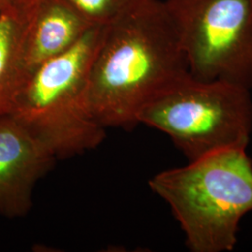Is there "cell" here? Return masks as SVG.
<instances>
[{
  "mask_svg": "<svg viewBox=\"0 0 252 252\" xmlns=\"http://www.w3.org/2000/svg\"><path fill=\"white\" fill-rule=\"evenodd\" d=\"M57 158L11 114L0 116V216H26L36 183Z\"/></svg>",
  "mask_w": 252,
  "mask_h": 252,
  "instance_id": "8992f818",
  "label": "cell"
},
{
  "mask_svg": "<svg viewBox=\"0 0 252 252\" xmlns=\"http://www.w3.org/2000/svg\"><path fill=\"white\" fill-rule=\"evenodd\" d=\"M250 89L188 77L148 103L137 117L171 138L189 161L229 149H247L252 133Z\"/></svg>",
  "mask_w": 252,
  "mask_h": 252,
  "instance_id": "277c9868",
  "label": "cell"
},
{
  "mask_svg": "<svg viewBox=\"0 0 252 252\" xmlns=\"http://www.w3.org/2000/svg\"><path fill=\"white\" fill-rule=\"evenodd\" d=\"M246 150L212 153L149 181L171 208L190 252L234 250L240 221L252 211V161Z\"/></svg>",
  "mask_w": 252,
  "mask_h": 252,
  "instance_id": "7a4b0ae2",
  "label": "cell"
},
{
  "mask_svg": "<svg viewBox=\"0 0 252 252\" xmlns=\"http://www.w3.org/2000/svg\"><path fill=\"white\" fill-rule=\"evenodd\" d=\"M29 21L17 5L0 11V116L10 112L29 76L25 57Z\"/></svg>",
  "mask_w": 252,
  "mask_h": 252,
  "instance_id": "ba28073f",
  "label": "cell"
},
{
  "mask_svg": "<svg viewBox=\"0 0 252 252\" xmlns=\"http://www.w3.org/2000/svg\"><path fill=\"white\" fill-rule=\"evenodd\" d=\"M106 26H93L81 39L40 63L28 76L9 114L51 150L57 159L98 147L106 128L91 106V70Z\"/></svg>",
  "mask_w": 252,
  "mask_h": 252,
  "instance_id": "3957f363",
  "label": "cell"
},
{
  "mask_svg": "<svg viewBox=\"0 0 252 252\" xmlns=\"http://www.w3.org/2000/svg\"><path fill=\"white\" fill-rule=\"evenodd\" d=\"M92 25L108 26L142 0H66Z\"/></svg>",
  "mask_w": 252,
  "mask_h": 252,
  "instance_id": "9c48e42d",
  "label": "cell"
},
{
  "mask_svg": "<svg viewBox=\"0 0 252 252\" xmlns=\"http://www.w3.org/2000/svg\"><path fill=\"white\" fill-rule=\"evenodd\" d=\"M42 0H19L18 3L16 4L20 8L24 9L27 14L32 17L36 6L41 2Z\"/></svg>",
  "mask_w": 252,
  "mask_h": 252,
  "instance_id": "30bf717a",
  "label": "cell"
},
{
  "mask_svg": "<svg viewBox=\"0 0 252 252\" xmlns=\"http://www.w3.org/2000/svg\"><path fill=\"white\" fill-rule=\"evenodd\" d=\"M189 75L163 1L142 0L106 26L89 82L94 117L105 128L135 126L148 103Z\"/></svg>",
  "mask_w": 252,
  "mask_h": 252,
  "instance_id": "6da1fadb",
  "label": "cell"
},
{
  "mask_svg": "<svg viewBox=\"0 0 252 252\" xmlns=\"http://www.w3.org/2000/svg\"><path fill=\"white\" fill-rule=\"evenodd\" d=\"M19 0H0V11L3 9H7L9 6L16 5Z\"/></svg>",
  "mask_w": 252,
  "mask_h": 252,
  "instance_id": "8fae6325",
  "label": "cell"
},
{
  "mask_svg": "<svg viewBox=\"0 0 252 252\" xmlns=\"http://www.w3.org/2000/svg\"><path fill=\"white\" fill-rule=\"evenodd\" d=\"M93 26L66 0H42L27 27L25 57L28 74L71 48Z\"/></svg>",
  "mask_w": 252,
  "mask_h": 252,
  "instance_id": "52a82bcc",
  "label": "cell"
},
{
  "mask_svg": "<svg viewBox=\"0 0 252 252\" xmlns=\"http://www.w3.org/2000/svg\"><path fill=\"white\" fill-rule=\"evenodd\" d=\"M190 76L252 89V0H162Z\"/></svg>",
  "mask_w": 252,
  "mask_h": 252,
  "instance_id": "5b68a950",
  "label": "cell"
}]
</instances>
